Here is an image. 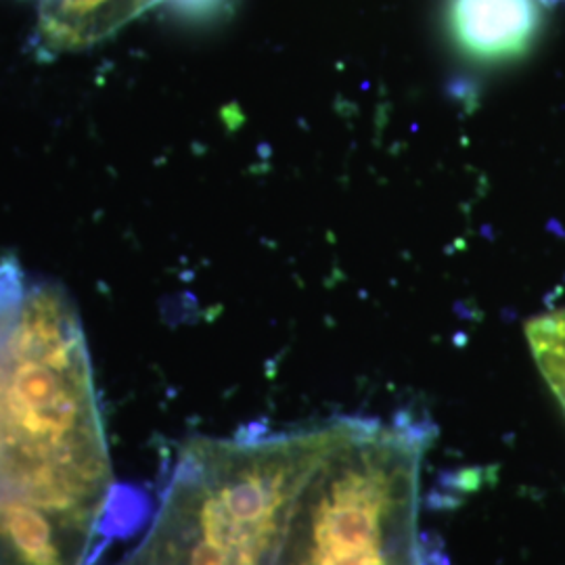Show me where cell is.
Wrapping results in <instances>:
<instances>
[{
	"label": "cell",
	"mask_w": 565,
	"mask_h": 565,
	"mask_svg": "<svg viewBox=\"0 0 565 565\" xmlns=\"http://www.w3.org/2000/svg\"><path fill=\"white\" fill-rule=\"evenodd\" d=\"M116 482L76 306L28 279L0 338V565H93Z\"/></svg>",
	"instance_id": "6da1fadb"
},
{
	"label": "cell",
	"mask_w": 565,
	"mask_h": 565,
	"mask_svg": "<svg viewBox=\"0 0 565 565\" xmlns=\"http://www.w3.org/2000/svg\"><path fill=\"white\" fill-rule=\"evenodd\" d=\"M352 425L189 443L149 534L121 565H279L303 486Z\"/></svg>",
	"instance_id": "7a4b0ae2"
},
{
	"label": "cell",
	"mask_w": 565,
	"mask_h": 565,
	"mask_svg": "<svg viewBox=\"0 0 565 565\" xmlns=\"http://www.w3.org/2000/svg\"><path fill=\"white\" fill-rule=\"evenodd\" d=\"M427 429L354 417L303 486L279 565H431L419 532Z\"/></svg>",
	"instance_id": "3957f363"
},
{
	"label": "cell",
	"mask_w": 565,
	"mask_h": 565,
	"mask_svg": "<svg viewBox=\"0 0 565 565\" xmlns=\"http://www.w3.org/2000/svg\"><path fill=\"white\" fill-rule=\"evenodd\" d=\"M448 25L455 42L476 60H511L539 30L536 0H452Z\"/></svg>",
	"instance_id": "277c9868"
},
{
	"label": "cell",
	"mask_w": 565,
	"mask_h": 565,
	"mask_svg": "<svg viewBox=\"0 0 565 565\" xmlns=\"http://www.w3.org/2000/svg\"><path fill=\"white\" fill-rule=\"evenodd\" d=\"M163 0H41L39 42L46 53H76L114 36Z\"/></svg>",
	"instance_id": "5b68a950"
},
{
	"label": "cell",
	"mask_w": 565,
	"mask_h": 565,
	"mask_svg": "<svg viewBox=\"0 0 565 565\" xmlns=\"http://www.w3.org/2000/svg\"><path fill=\"white\" fill-rule=\"evenodd\" d=\"M525 335L546 384L565 411V310L530 321Z\"/></svg>",
	"instance_id": "8992f818"
},
{
	"label": "cell",
	"mask_w": 565,
	"mask_h": 565,
	"mask_svg": "<svg viewBox=\"0 0 565 565\" xmlns=\"http://www.w3.org/2000/svg\"><path fill=\"white\" fill-rule=\"evenodd\" d=\"M4 327H7V324H4ZM2 331H4V329H2ZM2 331H0V338H2Z\"/></svg>",
	"instance_id": "52a82bcc"
}]
</instances>
